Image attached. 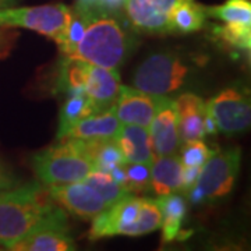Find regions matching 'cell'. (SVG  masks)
I'll return each mask as SVG.
<instances>
[{"label":"cell","instance_id":"6da1fadb","mask_svg":"<svg viewBox=\"0 0 251 251\" xmlns=\"http://www.w3.org/2000/svg\"><path fill=\"white\" fill-rule=\"evenodd\" d=\"M46 227H67V216L42 183H21L0 193V246L6 250Z\"/></svg>","mask_w":251,"mask_h":251},{"label":"cell","instance_id":"7a4b0ae2","mask_svg":"<svg viewBox=\"0 0 251 251\" xmlns=\"http://www.w3.org/2000/svg\"><path fill=\"white\" fill-rule=\"evenodd\" d=\"M75 4L84 10L88 23L70 57L106 69H117L133 45L120 23L122 17L105 11L91 0H78Z\"/></svg>","mask_w":251,"mask_h":251},{"label":"cell","instance_id":"3957f363","mask_svg":"<svg viewBox=\"0 0 251 251\" xmlns=\"http://www.w3.org/2000/svg\"><path fill=\"white\" fill-rule=\"evenodd\" d=\"M162 215L156 200L126 194L92 218L91 240L112 236H143L161 227Z\"/></svg>","mask_w":251,"mask_h":251},{"label":"cell","instance_id":"277c9868","mask_svg":"<svg viewBox=\"0 0 251 251\" xmlns=\"http://www.w3.org/2000/svg\"><path fill=\"white\" fill-rule=\"evenodd\" d=\"M32 169L42 184L81 181L95 169L84 140L66 138L32 156Z\"/></svg>","mask_w":251,"mask_h":251},{"label":"cell","instance_id":"5b68a950","mask_svg":"<svg viewBox=\"0 0 251 251\" xmlns=\"http://www.w3.org/2000/svg\"><path fill=\"white\" fill-rule=\"evenodd\" d=\"M72 7L56 3L31 7H1L0 28H25L53 39L57 45L64 41L72 23Z\"/></svg>","mask_w":251,"mask_h":251},{"label":"cell","instance_id":"8992f818","mask_svg":"<svg viewBox=\"0 0 251 251\" xmlns=\"http://www.w3.org/2000/svg\"><path fill=\"white\" fill-rule=\"evenodd\" d=\"M240 148L214 153L202 165L194 187L187 193L190 201L200 204L206 200H216L229 194L240 172Z\"/></svg>","mask_w":251,"mask_h":251},{"label":"cell","instance_id":"52a82bcc","mask_svg":"<svg viewBox=\"0 0 251 251\" xmlns=\"http://www.w3.org/2000/svg\"><path fill=\"white\" fill-rule=\"evenodd\" d=\"M188 67L177 56L156 53L145 59L133 75V85L137 90L152 95L166 97L184 84Z\"/></svg>","mask_w":251,"mask_h":251},{"label":"cell","instance_id":"ba28073f","mask_svg":"<svg viewBox=\"0 0 251 251\" xmlns=\"http://www.w3.org/2000/svg\"><path fill=\"white\" fill-rule=\"evenodd\" d=\"M206 110L215 119L219 131L232 135L250 127V99L244 92L227 88L208 100Z\"/></svg>","mask_w":251,"mask_h":251},{"label":"cell","instance_id":"9c48e42d","mask_svg":"<svg viewBox=\"0 0 251 251\" xmlns=\"http://www.w3.org/2000/svg\"><path fill=\"white\" fill-rule=\"evenodd\" d=\"M48 190L56 204L82 219H92L108 208L98 193L84 181L52 184Z\"/></svg>","mask_w":251,"mask_h":251},{"label":"cell","instance_id":"30bf717a","mask_svg":"<svg viewBox=\"0 0 251 251\" xmlns=\"http://www.w3.org/2000/svg\"><path fill=\"white\" fill-rule=\"evenodd\" d=\"M163 97L120 85L115 102V113L122 125L148 127Z\"/></svg>","mask_w":251,"mask_h":251},{"label":"cell","instance_id":"8fae6325","mask_svg":"<svg viewBox=\"0 0 251 251\" xmlns=\"http://www.w3.org/2000/svg\"><path fill=\"white\" fill-rule=\"evenodd\" d=\"M151 147L155 156L176 153L180 147L176 102L163 97L148 126Z\"/></svg>","mask_w":251,"mask_h":251},{"label":"cell","instance_id":"7c38bea8","mask_svg":"<svg viewBox=\"0 0 251 251\" xmlns=\"http://www.w3.org/2000/svg\"><path fill=\"white\" fill-rule=\"evenodd\" d=\"M120 85V75L116 69H106L85 62L82 90L91 100L95 113L108 110L115 105Z\"/></svg>","mask_w":251,"mask_h":251},{"label":"cell","instance_id":"4fadbf2b","mask_svg":"<svg viewBox=\"0 0 251 251\" xmlns=\"http://www.w3.org/2000/svg\"><path fill=\"white\" fill-rule=\"evenodd\" d=\"M176 102L180 143L202 140L206 105L196 94H183Z\"/></svg>","mask_w":251,"mask_h":251},{"label":"cell","instance_id":"5bb4252c","mask_svg":"<svg viewBox=\"0 0 251 251\" xmlns=\"http://www.w3.org/2000/svg\"><path fill=\"white\" fill-rule=\"evenodd\" d=\"M115 141L126 163H152L155 155L151 147L148 127L122 125L115 135Z\"/></svg>","mask_w":251,"mask_h":251},{"label":"cell","instance_id":"9a60e30c","mask_svg":"<svg viewBox=\"0 0 251 251\" xmlns=\"http://www.w3.org/2000/svg\"><path fill=\"white\" fill-rule=\"evenodd\" d=\"M183 166L177 152L155 156L150 172V191L155 196H166L181 191Z\"/></svg>","mask_w":251,"mask_h":251},{"label":"cell","instance_id":"2e32d148","mask_svg":"<svg viewBox=\"0 0 251 251\" xmlns=\"http://www.w3.org/2000/svg\"><path fill=\"white\" fill-rule=\"evenodd\" d=\"M122 123L115 113V105L100 113H94L82 119L66 133L64 138H80V140H95V138H115Z\"/></svg>","mask_w":251,"mask_h":251},{"label":"cell","instance_id":"e0dca14e","mask_svg":"<svg viewBox=\"0 0 251 251\" xmlns=\"http://www.w3.org/2000/svg\"><path fill=\"white\" fill-rule=\"evenodd\" d=\"M75 249L69 227H46L29 234L13 247L14 251H73Z\"/></svg>","mask_w":251,"mask_h":251},{"label":"cell","instance_id":"ac0fdd59","mask_svg":"<svg viewBox=\"0 0 251 251\" xmlns=\"http://www.w3.org/2000/svg\"><path fill=\"white\" fill-rule=\"evenodd\" d=\"M162 215V242L171 243L179 239L183 219L187 214V202L177 193H172L156 198Z\"/></svg>","mask_w":251,"mask_h":251},{"label":"cell","instance_id":"d6986e66","mask_svg":"<svg viewBox=\"0 0 251 251\" xmlns=\"http://www.w3.org/2000/svg\"><path fill=\"white\" fill-rule=\"evenodd\" d=\"M206 20L205 6L196 0H180L171 13L173 32L191 34L204 27Z\"/></svg>","mask_w":251,"mask_h":251},{"label":"cell","instance_id":"ffe728a7","mask_svg":"<svg viewBox=\"0 0 251 251\" xmlns=\"http://www.w3.org/2000/svg\"><path fill=\"white\" fill-rule=\"evenodd\" d=\"M95 113V109L92 106L91 100L84 92L72 94L66 102L63 103L59 113V128H57V140L62 141L66 133L77 125L82 119L91 116Z\"/></svg>","mask_w":251,"mask_h":251},{"label":"cell","instance_id":"44dd1931","mask_svg":"<svg viewBox=\"0 0 251 251\" xmlns=\"http://www.w3.org/2000/svg\"><path fill=\"white\" fill-rule=\"evenodd\" d=\"M84 141L94 161L95 169L110 172L126 163L115 138H95Z\"/></svg>","mask_w":251,"mask_h":251},{"label":"cell","instance_id":"7402d4cb","mask_svg":"<svg viewBox=\"0 0 251 251\" xmlns=\"http://www.w3.org/2000/svg\"><path fill=\"white\" fill-rule=\"evenodd\" d=\"M206 17L224 21L226 24L251 25L250 0H226L224 4L205 7Z\"/></svg>","mask_w":251,"mask_h":251},{"label":"cell","instance_id":"603a6c76","mask_svg":"<svg viewBox=\"0 0 251 251\" xmlns=\"http://www.w3.org/2000/svg\"><path fill=\"white\" fill-rule=\"evenodd\" d=\"M81 181L87 183L90 187L94 188L108 206L115 204L120 198L125 197L126 194H128L126 188L119 181H116L110 173L105 171L94 169Z\"/></svg>","mask_w":251,"mask_h":251},{"label":"cell","instance_id":"cb8c5ba5","mask_svg":"<svg viewBox=\"0 0 251 251\" xmlns=\"http://www.w3.org/2000/svg\"><path fill=\"white\" fill-rule=\"evenodd\" d=\"M150 172L148 163H126L125 186L128 194H141L150 191Z\"/></svg>","mask_w":251,"mask_h":251},{"label":"cell","instance_id":"d4e9b609","mask_svg":"<svg viewBox=\"0 0 251 251\" xmlns=\"http://www.w3.org/2000/svg\"><path fill=\"white\" fill-rule=\"evenodd\" d=\"M215 152L208 148L202 140H191L186 141L181 147L179 158L183 168H202V165Z\"/></svg>","mask_w":251,"mask_h":251},{"label":"cell","instance_id":"484cf974","mask_svg":"<svg viewBox=\"0 0 251 251\" xmlns=\"http://www.w3.org/2000/svg\"><path fill=\"white\" fill-rule=\"evenodd\" d=\"M215 34L224 42L239 48L243 50H250L251 48V25L243 24H225L215 28Z\"/></svg>","mask_w":251,"mask_h":251},{"label":"cell","instance_id":"4316f807","mask_svg":"<svg viewBox=\"0 0 251 251\" xmlns=\"http://www.w3.org/2000/svg\"><path fill=\"white\" fill-rule=\"evenodd\" d=\"M17 38V31H10V28H0V59L10 53Z\"/></svg>","mask_w":251,"mask_h":251},{"label":"cell","instance_id":"83f0119b","mask_svg":"<svg viewBox=\"0 0 251 251\" xmlns=\"http://www.w3.org/2000/svg\"><path fill=\"white\" fill-rule=\"evenodd\" d=\"M20 184H21V180L18 179L17 176L10 171L9 168L3 166L0 163V193L13 190V188H16Z\"/></svg>","mask_w":251,"mask_h":251},{"label":"cell","instance_id":"f1b7e54d","mask_svg":"<svg viewBox=\"0 0 251 251\" xmlns=\"http://www.w3.org/2000/svg\"><path fill=\"white\" fill-rule=\"evenodd\" d=\"M18 0H0V9L1 7H9V6H14Z\"/></svg>","mask_w":251,"mask_h":251}]
</instances>
